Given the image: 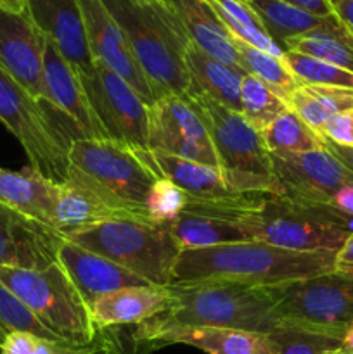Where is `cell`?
I'll return each instance as SVG.
<instances>
[{"label":"cell","mask_w":353,"mask_h":354,"mask_svg":"<svg viewBox=\"0 0 353 354\" xmlns=\"http://www.w3.org/2000/svg\"><path fill=\"white\" fill-rule=\"evenodd\" d=\"M0 282L61 339L80 346L96 341L89 308L57 261L42 270L0 266Z\"/></svg>","instance_id":"obj_8"},{"label":"cell","mask_w":353,"mask_h":354,"mask_svg":"<svg viewBox=\"0 0 353 354\" xmlns=\"http://www.w3.org/2000/svg\"><path fill=\"white\" fill-rule=\"evenodd\" d=\"M287 109V104L273 90L255 76L246 73L241 80V114L256 128L263 131L280 113Z\"/></svg>","instance_id":"obj_34"},{"label":"cell","mask_w":353,"mask_h":354,"mask_svg":"<svg viewBox=\"0 0 353 354\" xmlns=\"http://www.w3.org/2000/svg\"><path fill=\"white\" fill-rule=\"evenodd\" d=\"M64 241L111 259L151 286H172L173 265L182 249L159 225L114 220L62 234Z\"/></svg>","instance_id":"obj_5"},{"label":"cell","mask_w":353,"mask_h":354,"mask_svg":"<svg viewBox=\"0 0 353 354\" xmlns=\"http://www.w3.org/2000/svg\"><path fill=\"white\" fill-rule=\"evenodd\" d=\"M280 197L303 206H331L341 187L353 183V175L327 151L270 152Z\"/></svg>","instance_id":"obj_13"},{"label":"cell","mask_w":353,"mask_h":354,"mask_svg":"<svg viewBox=\"0 0 353 354\" xmlns=\"http://www.w3.org/2000/svg\"><path fill=\"white\" fill-rule=\"evenodd\" d=\"M145 342L187 344L208 354H279L270 334L224 327H172L149 335Z\"/></svg>","instance_id":"obj_22"},{"label":"cell","mask_w":353,"mask_h":354,"mask_svg":"<svg viewBox=\"0 0 353 354\" xmlns=\"http://www.w3.org/2000/svg\"><path fill=\"white\" fill-rule=\"evenodd\" d=\"M234 40H241L273 57H284V50L270 38L258 14L246 0H208Z\"/></svg>","instance_id":"obj_30"},{"label":"cell","mask_w":353,"mask_h":354,"mask_svg":"<svg viewBox=\"0 0 353 354\" xmlns=\"http://www.w3.org/2000/svg\"><path fill=\"white\" fill-rule=\"evenodd\" d=\"M322 137L339 147L353 149V109L343 111L329 118L322 128Z\"/></svg>","instance_id":"obj_39"},{"label":"cell","mask_w":353,"mask_h":354,"mask_svg":"<svg viewBox=\"0 0 353 354\" xmlns=\"http://www.w3.org/2000/svg\"><path fill=\"white\" fill-rule=\"evenodd\" d=\"M173 304L170 287H123L97 297L89 308L96 330L118 325H142Z\"/></svg>","instance_id":"obj_21"},{"label":"cell","mask_w":353,"mask_h":354,"mask_svg":"<svg viewBox=\"0 0 353 354\" xmlns=\"http://www.w3.org/2000/svg\"><path fill=\"white\" fill-rule=\"evenodd\" d=\"M284 2L291 3L294 7H300V9L307 10V12L315 14V16H334L332 14L331 6L327 3V0H284Z\"/></svg>","instance_id":"obj_44"},{"label":"cell","mask_w":353,"mask_h":354,"mask_svg":"<svg viewBox=\"0 0 353 354\" xmlns=\"http://www.w3.org/2000/svg\"><path fill=\"white\" fill-rule=\"evenodd\" d=\"M45 104L73 121L80 138H106L90 107L78 73L47 40L44 54Z\"/></svg>","instance_id":"obj_19"},{"label":"cell","mask_w":353,"mask_h":354,"mask_svg":"<svg viewBox=\"0 0 353 354\" xmlns=\"http://www.w3.org/2000/svg\"><path fill=\"white\" fill-rule=\"evenodd\" d=\"M279 354H329L341 349V339L303 327H280L270 334Z\"/></svg>","instance_id":"obj_37"},{"label":"cell","mask_w":353,"mask_h":354,"mask_svg":"<svg viewBox=\"0 0 353 354\" xmlns=\"http://www.w3.org/2000/svg\"><path fill=\"white\" fill-rule=\"evenodd\" d=\"M10 332H26L38 339L52 342H68L48 330L33 311L0 282V344ZM73 344V342H71Z\"/></svg>","instance_id":"obj_36"},{"label":"cell","mask_w":353,"mask_h":354,"mask_svg":"<svg viewBox=\"0 0 353 354\" xmlns=\"http://www.w3.org/2000/svg\"><path fill=\"white\" fill-rule=\"evenodd\" d=\"M127 35L135 59L156 99L189 92L185 48L189 37L168 7L134 0H102Z\"/></svg>","instance_id":"obj_3"},{"label":"cell","mask_w":353,"mask_h":354,"mask_svg":"<svg viewBox=\"0 0 353 354\" xmlns=\"http://www.w3.org/2000/svg\"><path fill=\"white\" fill-rule=\"evenodd\" d=\"M55 259L62 266L66 275L71 279L73 286L85 301L87 308L92 306L97 297L123 289V287L151 286L111 259L87 251L68 241L62 242Z\"/></svg>","instance_id":"obj_20"},{"label":"cell","mask_w":353,"mask_h":354,"mask_svg":"<svg viewBox=\"0 0 353 354\" xmlns=\"http://www.w3.org/2000/svg\"><path fill=\"white\" fill-rule=\"evenodd\" d=\"M0 10L23 14L28 12V3L26 0H0Z\"/></svg>","instance_id":"obj_46"},{"label":"cell","mask_w":353,"mask_h":354,"mask_svg":"<svg viewBox=\"0 0 353 354\" xmlns=\"http://www.w3.org/2000/svg\"><path fill=\"white\" fill-rule=\"evenodd\" d=\"M338 251H289L260 241L183 249L173 265L172 283L232 280L275 287L336 270Z\"/></svg>","instance_id":"obj_2"},{"label":"cell","mask_w":353,"mask_h":354,"mask_svg":"<svg viewBox=\"0 0 353 354\" xmlns=\"http://www.w3.org/2000/svg\"><path fill=\"white\" fill-rule=\"evenodd\" d=\"M329 354H353V353H348V351H343V349H338V351H334V353H329Z\"/></svg>","instance_id":"obj_49"},{"label":"cell","mask_w":353,"mask_h":354,"mask_svg":"<svg viewBox=\"0 0 353 354\" xmlns=\"http://www.w3.org/2000/svg\"><path fill=\"white\" fill-rule=\"evenodd\" d=\"M341 349H343V351L353 353V322L348 325V327H346L345 334H343Z\"/></svg>","instance_id":"obj_47"},{"label":"cell","mask_w":353,"mask_h":354,"mask_svg":"<svg viewBox=\"0 0 353 354\" xmlns=\"http://www.w3.org/2000/svg\"><path fill=\"white\" fill-rule=\"evenodd\" d=\"M189 194L183 192L172 180L159 176L149 189L145 209L156 225H166L185 211Z\"/></svg>","instance_id":"obj_38"},{"label":"cell","mask_w":353,"mask_h":354,"mask_svg":"<svg viewBox=\"0 0 353 354\" xmlns=\"http://www.w3.org/2000/svg\"><path fill=\"white\" fill-rule=\"evenodd\" d=\"M282 61L300 85L336 86V88L353 90V73L338 68V66L293 50L284 52Z\"/></svg>","instance_id":"obj_35"},{"label":"cell","mask_w":353,"mask_h":354,"mask_svg":"<svg viewBox=\"0 0 353 354\" xmlns=\"http://www.w3.org/2000/svg\"><path fill=\"white\" fill-rule=\"evenodd\" d=\"M165 3L194 45L227 64L241 68L234 40L208 0H165Z\"/></svg>","instance_id":"obj_25"},{"label":"cell","mask_w":353,"mask_h":354,"mask_svg":"<svg viewBox=\"0 0 353 354\" xmlns=\"http://www.w3.org/2000/svg\"><path fill=\"white\" fill-rule=\"evenodd\" d=\"M149 151L218 166L203 109L189 93L161 97L149 106Z\"/></svg>","instance_id":"obj_12"},{"label":"cell","mask_w":353,"mask_h":354,"mask_svg":"<svg viewBox=\"0 0 353 354\" xmlns=\"http://www.w3.org/2000/svg\"><path fill=\"white\" fill-rule=\"evenodd\" d=\"M114 220L142 221L130 211L97 192L76 169L69 166L68 178L57 183L54 203V228L59 234L93 227ZM145 223V221H142ZM151 225V223H149Z\"/></svg>","instance_id":"obj_18"},{"label":"cell","mask_w":353,"mask_h":354,"mask_svg":"<svg viewBox=\"0 0 353 354\" xmlns=\"http://www.w3.org/2000/svg\"><path fill=\"white\" fill-rule=\"evenodd\" d=\"M332 14L343 23V26L353 35V0H327Z\"/></svg>","instance_id":"obj_42"},{"label":"cell","mask_w":353,"mask_h":354,"mask_svg":"<svg viewBox=\"0 0 353 354\" xmlns=\"http://www.w3.org/2000/svg\"><path fill=\"white\" fill-rule=\"evenodd\" d=\"M336 272L353 273V234L336 252Z\"/></svg>","instance_id":"obj_43"},{"label":"cell","mask_w":353,"mask_h":354,"mask_svg":"<svg viewBox=\"0 0 353 354\" xmlns=\"http://www.w3.org/2000/svg\"><path fill=\"white\" fill-rule=\"evenodd\" d=\"M44 37L28 12L0 10V68L28 93L45 102Z\"/></svg>","instance_id":"obj_15"},{"label":"cell","mask_w":353,"mask_h":354,"mask_svg":"<svg viewBox=\"0 0 353 354\" xmlns=\"http://www.w3.org/2000/svg\"><path fill=\"white\" fill-rule=\"evenodd\" d=\"M246 2H248V0H246Z\"/></svg>","instance_id":"obj_50"},{"label":"cell","mask_w":353,"mask_h":354,"mask_svg":"<svg viewBox=\"0 0 353 354\" xmlns=\"http://www.w3.org/2000/svg\"><path fill=\"white\" fill-rule=\"evenodd\" d=\"M190 97L203 109L217 152L218 168L228 187L239 194L280 196L273 176L272 158L262 131L256 130L241 113L227 109L204 95Z\"/></svg>","instance_id":"obj_7"},{"label":"cell","mask_w":353,"mask_h":354,"mask_svg":"<svg viewBox=\"0 0 353 354\" xmlns=\"http://www.w3.org/2000/svg\"><path fill=\"white\" fill-rule=\"evenodd\" d=\"M38 337L26 332H10L0 344V354H33Z\"/></svg>","instance_id":"obj_40"},{"label":"cell","mask_w":353,"mask_h":354,"mask_svg":"<svg viewBox=\"0 0 353 354\" xmlns=\"http://www.w3.org/2000/svg\"><path fill=\"white\" fill-rule=\"evenodd\" d=\"M134 2L142 3V6H151V7H165L166 6L165 0H134Z\"/></svg>","instance_id":"obj_48"},{"label":"cell","mask_w":353,"mask_h":354,"mask_svg":"<svg viewBox=\"0 0 353 354\" xmlns=\"http://www.w3.org/2000/svg\"><path fill=\"white\" fill-rule=\"evenodd\" d=\"M251 9L258 14L266 33L284 50V44L291 38L305 37L317 31L336 30L343 26L336 16H315L294 7L284 0H248Z\"/></svg>","instance_id":"obj_28"},{"label":"cell","mask_w":353,"mask_h":354,"mask_svg":"<svg viewBox=\"0 0 353 354\" xmlns=\"http://www.w3.org/2000/svg\"><path fill=\"white\" fill-rule=\"evenodd\" d=\"M55 190L57 183L38 175L31 166L23 171L0 168V203L51 228H54Z\"/></svg>","instance_id":"obj_26"},{"label":"cell","mask_w":353,"mask_h":354,"mask_svg":"<svg viewBox=\"0 0 353 354\" xmlns=\"http://www.w3.org/2000/svg\"><path fill=\"white\" fill-rule=\"evenodd\" d=\"M286 50L311 55L353 73V35L345 26L291 38L284 44V52Z\"/></svg>","instance_id":"obj_31"},{"label":"cell","mask_w":353,"mask_h":354,"mask_svg":"<svg viewBox=\"0 0 353 354\" xmlns=\"http://www.w3.org/2000/svg\"><path fill=\"white\" fill-rule=\"evenodd\" d=\"M85 19L87 38L93 61L113 69L125 80L147 106L156 102V95L145 80L123 28L107 10L102 0H78Z\"/></svg>","instance_id":"obj_14"},{"label":"cell","mask_w":353,"mask_h":354,"mask_svg":"<svg viewBox=\"0 0 353 354\" xmlns=\"http://www.w3.org/2000/svg\"><path fill=\"white\" fill-rule=\"evenodd\" d=\"M80 82L106 138L147 151L149 106L137 92L99 61H93V71L80 76Z\"/></svg>","instance_id":"obj_11"},{"label":"cell","mask_w":353,"mask_h":354,"mask_svg":"<svg viewBox=\"0 0 353 354\" xmlns=\"http://www.w3.org/2000/svg\"><path fill=\"white\" fill-rule=\"evenodd\" d=\"M282 327H303L343 339L353 322V273L331 272L277 286Z\"/></svg>","instance_id":"obj_10"},{"label":"cell","mask_w":353,"mask_h":354,"mask_svg":"<svg viewBox=\"0 0 353 354\" xmlns=\"http://www.w3.org/2000/svg\"><path fill=\"white\" fill-rule=\"evenodd\" d=\"M159 227H163L172 235V239L182 251L183 249H206L255 241L248 225L241 223V221L206 216V214L182 213L176 220L166 225H159Z\"/></svg>","instance_id":"obj_27"},{"label":"cell","mask_w":353,"mask_h":354,"mask_svg":"<svg viewBox=\"0 0 353 354\" xmlns=\"http://www.w3.org/2000/svg\"><path fill=\"white\" fill-rule=\"evenodd\" d=\"M69 166L111 203L156 225L145 209L149 189L159 178L141 151L111 138H73Z\"/></svg>","instance_id":"obj_6"},{"label":"cell","mask_w":353,"mask_h":354,"mask_svg":"<svg viewBox=\"0 0 353 354\" xmlns=\"http://www.w3.org/2000/svg\"><path fill=\"white\" fill-rule=\"evenodd\" d=\"M141 156L156 175L172 180L192 199L218 203V201H228L244 196L228 187L224 173L218 166L201 165V162L190 161V159H182L176 156L149 151V149L141 151Z\"/></svg>","instance_id":"obj_23"},{"label":"cell","mask_w":353,"mask_h":354,"mask_svg":"<svg viewBox=\"0 0 353 354\" xmlns=\"http://www.w3.org/2000/svg\"><path fill=\"white\" fill-rule=\"evenodd\" d=\"M255 241L289 251H338L353 234V218L331 206H303L280 196L251 194L237 220Z\"/></svg>","instance_id":"obj_4"},{"label":"cell","mask_w":353,"mask_h":354,"mask_svg":"<svg viewBox=\"0 0 353 354\" xmlns=\"http://www.w3.org/2000/svg\"><path fill=\"white\" fill-rule=\"evenodd\" d=\"M189 95H204L227 109L241 113V68L227 64L189 41L185 48Z\"/></svg>","instance_id":"obj_24"},{"label":"cell","mask_w":353,"mask_h":354,"mask_svg":"<svg viewBox=\"0 0 353 354\" xmlns=\"http://www.w3.org/2000/svg\"><path fill=\"white\" fill-rule=\"evenodd\" d=\"M287 107L296 113L311 130L322 135V128L329 118L353 109V90L300 85L287 99Z\"/></svg>","instance_id":"obj_29"},{"label":"cell","mask_w":353,"mask_h":354,"mask_svg":"<svg viewBox=\"0 0 353 354\" xmlns=\"http://www.w3.org/2000/svg\"><path fill=\"white\" fill-rule=\"evenodd\" d=\"M234 45L239 55V64L244 69V73L265 83L270 90H273L287 104V99L300 86V83L294 78L293 73L287 69L282 59L273 57V55L258 50V48L251 47L241 40H234Z\"/></svg>","instance_id":"obj_33"},{"label":"cell","mask_w":353,"mask_h":354,"mask_svg":"<svg viewBox=\"0 0 353 354\" xmlns=\"http://www.w3.org/2000/svg\"><path fill=\"white\" fill-rule=\"evenodd\" d=\"M173 304L158 317L138 325L137 341L172 327H224L273 334L282 327L277 317L275 287L232 280L172 283Z\"/></svg>","instance_id":"obj_1"},{"label":"cell","mask_w":353,"mask_h":354,"mask_svg":"<svg viewBox=\"0 0 353 354\" xmlns=\"http://www.w3.org/2000/svg\"><path fill=\"white\" fill-rule=\"evenodd\" d=\"M263 142L270 152H311L325 149V138L311 130L296 113L287 107L265 130Z\"/></svg>","instance_id":"obj_32"},{"label":"cell","mask_w":353,"mask_h":354,"mask_svg":"<svg viewBox=\"0 0 353 354\" xmlns=\"http://www.w3.org/2000/svg\"><path fill=\"white\" fill-rule=\"evenodd\" d=\"M28 14L78 76L93 71L85 19L78 0H26Z\"/></svg>","instance_id":"obj_16"},{"label":"cell","mask_w":353,"mask_h":354,"mask_svg":"<svg viewBox=\"0 0 353 354\" xmlns=\"http://www.w3.org/2000/svg\"><path fill=\"white\" fill-rule=\"evenodd\" d=\"M331 207L345 216L353 218V183L341 187L331 199Z\"/></svg>","instance_id":"obj_41"},{"label":"cell","mask_w":353,"mask_h":354,"mask_svg":"<svg viewBox=\"0 0 353 354\" xmlns=\"http://www.w3.org/2000/svg\"><path fill=\"white\" fill-rule=\"evenodd\" d=\"M62 234L0 203V266L42 270L57 261Z\"/></svg>","instance_id":"obj_17"},{"label":"cell","mask_w":353,"mask_h":354,"mask_svg":"<svg viewBox=\"0 0 353 354\" xmlns=\"http://www.w3.org/2000/svg\"><path fill=\"white\" fill-rule=\"evenodd\" d=\"M0 121L19 140L30 166L44 178L62 183L68 178V151L57 124L48 116V104L35 99L0 68Z\"/></svg>","instance_id":"obj_9"},{"label":"cell","mask_w":353,"mask_h":354,"mask_svg":"<svg viewBox=\"0 0 353 354\" xmlns=\"http://www.w3.org/2000/svg\"><path fill=\"white\" fill-rule=\"evenodd\" d=\"M325 149H327V151L353 175V149L339 147V145L332 144V142L329 140H325Z\"/></svg>","instance_id":"obj_45"}]
</instances>
